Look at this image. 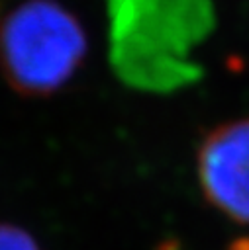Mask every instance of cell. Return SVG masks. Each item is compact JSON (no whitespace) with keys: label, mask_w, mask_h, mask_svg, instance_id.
Returning <instances> with one entry per match:
<instances>
[{"label":"cell","mask_w":249,"mask_h":250,"mask_svg":"<svg viewBox=\"0 0 249 250\" xmlns=\"http://www.w3.org/2000/svg\"><path fill=\"white\" fill-rule=\"evenodd\" d=\"M196 164L206 201L227 219L249 225V117L214 127Z\"/></svg>","instance_id":"7a4b0ae2"},{"label":"cell","mask_w":249,"mask_h":250,"mask_svg":"<svg viewBox=\"0 0 249 250\" xmlns=\"http://www.w3.org/2000/svg\"><path fill=\"white\" fill-rule=\"evenodd\" d=\"M86 47L73 12L55 0H27L0 27V68L18 94L43 98L73 78Z\"/></svg>","instance_id":"6da1fadb"},{"label":"cell","mask_w":249,"mask_h":250,"mask_svg":"<svg viewBox=\"0 0 249 250\" xmlns=\"http://www.w3.org/2000/svg\"><path fill=\"white\" fill-rule=\"evenodd\" d=\"M0 250H39V246L24 229L0 223Z\"/></svg>","instance_id":"3957f363"}]
</instances>
